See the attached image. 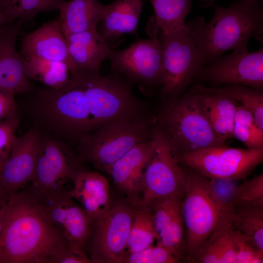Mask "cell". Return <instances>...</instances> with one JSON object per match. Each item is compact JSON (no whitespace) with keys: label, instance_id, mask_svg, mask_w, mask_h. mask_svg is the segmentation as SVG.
<instances>
[{"label":"cell","instance_id":"6da1fadb","mask_svg":"<svg viewBox=\"0 0 263 263\" xmlns=\"http://www.w3.org/2000/svg\"><path fill=\"white\" fill-rule=\"evenodd\" d=\"M71 247L25 189L11 197L0 235V263H61Z\"/></svg>","mask_w":263,"mask_h":263},{"label":"cell","instance_id":"7a4b0ae2","mask_svg":"<svg viewBox=\"0 0 263 263\" xmlns=\"http://www.w3.org/2000/svg\"><path fill=\"white\" fill-rule=\"evenodd\" d=\"M186 24L209 64L228 50L248 51L250 38L263 32V11L259 2L239 0L226 8L215 6L207 23L199 17Z\"/></svg>","mask_w":263,"mask_h":263},{"label":"cell","instance_id":"3957f363","mask_svg":"<svg viewBox=\"0 0 263 263\" xmlns=\"http://www.w3.org/2000/svg\"><path fill=\"white\" fill-rule=\"evenodd\" d=\"M31 108L38 123L49 134L61 140L79 139L94 131L88 103L76 74L63 87L38 90Z\"/></svg>","mask_w":263,"mask_h":263},{"label":"cell","instance_id":"277c9868","mask_svg":"<svg viewBox=\"0 0 263 263\" xmlns=\"http://www.w3.org/2000/svg\"><path fill=\"white\" fill-rule=\"evenodd\" d=\"M186 170L182 212L187 261L224 223L232 218V207L216 191L213 181L189 168Z\"/></svg>","mask_w":263,"mask_h":263},{"label":"cell","instance_id":"5b68a950","mask_svg":"<svg viewBox=\"0 0 263 263\" xmlns=\"http://www.w3.org/2000/svg\"><path fill=\"white\" fill-rule=\"evenodd\" d=\"M159 130L177 155L225 145L214 133L193 90L172 100L163 110Z\"/></svg>","mask_w":263,"mask_h":263},{"label":"cell","instance_id":"8992f818","mask_svg":"<svg viewBox=\"0 0 263 263\" xmlns=\"http://www.w3.org/2000/svg\"><path fill=\"white\" fill-rule=\"evenodd\" d=\"M150 123L136 115L108 122L79 139V158L106 172L136 144L151 138Z\"/></svg>","mask_w":263,"mask_h":263},{"label":"cell","instance_id":"52a82bcc","mask_svg":"<svg viewBox=\"0 0 263 263\" xmlns=\"http://www.w3.org/2000/svg\"><path fill=\"white\" fill-rule=\"evenodd\" d=\"M82 161L64 142L42 133L38 146L35 172L30 185L25 188L40 203L64 188L83 169Z\"/></svg>","mask_w":263,"mask_h":263},{"label":"cell","instance_id":"ba28073f","mask_svg":"<svg viewBox=\"0 0 263 263\" xmlns=\"http://www.w3.org/2000/svg\"><path fill=\"white\" fill-rule=\"evenodd\" d=\"M75 74L83 88L94 131L111 121L138 115L129 87L118 77L102 76L92 71Z\"/></svg>","mask_w":263,"mask_h":263},{"label":"cell","instance_id":"9c48e42d","mask_svg":"<svg viewBox=\"0 0 263 263\" xmlns=\"http://www.w3.org/2000/svg\"><path fill=\"white\" fill-rule=\"evenodd\" d=\"M159 32L163 68L162 94L176 96L198 75L206 62L186 26L169 32Z\"/></svg>","mask_w":263,"mask_h":263},{"label":"cell","instance_id":"30bf717a","mask_svg":"<svg viewBox=\"0 0 263 263\" xmlns=\"http://www.w3.org/2000/svg\"><path fill=\"white\" fill-rule=\"evenodd\" d=\"M154 146L145 167L139 206H148L154 200L171 196H184L186 170L182 168L178 155L163 133L153 132Z\"/></svg>","mask_w":263,"mask_h":263},{"label":"cell","instance_id":"8fae6325","mask_svg":"<svg viewBox=\"0 0 263 263\" xmlns=\"http://www.w3.org/2000/svg\"><path fill=\"white\" fill-rule=\"evenodd\" d=\"M119 202L92 221L85 251L94 263H122L136 206Z\"/></svg>","mask_w":263,"mask_h":263},{"label":"cell","instance_id":"7c38bea8","mask_svg":"<svg viewBox=\"0 0 263 263\" xmlns=\"http://www.w3.org/2000/svg\"><path fill=\"white\" fill-rule=\"evenodd\" d=\"M180 164L213 181L244 179L263 162V150L212 146L178 155Z\"/></svg>","mask_w":263,"mask_h":263},{"label":"cell","instance_id":"4fadbf2b","mask_svg":"<svg viewBox=\"0 0 263 263\" xmlns=\"http://www.w3.org/2000/svg\"><path fill=\"white\" fill-rule=\"evenodd\" d=\"M108 59L112 69L128 79L149 86L162 84V47L156 35L138 39L122 50H112Z\"/></svg>","mask_w":263,"mask_h":263},{"label":"cell","instance_id":"5bb4252c","mask_svg":"<svg viewBox=\"0 0 263 263\" xmlns=\"http://www.w3.org/2000/svg\"><path fill=\"white\" fill-rule=\"evenodd\" d=\"M198 75L217 85H239L262 91L263 49L252 53L248 51L233 52L204 65Z\"/></svg>","mask_w":263,"mask_h":263},{"label":"cell","instance_id":"9a60e30c","mask_svg":"<svg viewBox=\"0 0 263 263\" xmlns=\"http://www.w3.org/2000/svg\"><path fill=\"white\" fill-rule=\"evenodd\" d=\"M39 204L47 219L70 245L85 251L92 219L68 191L63 188Z\"/></svg>","mask_w":263,"mask_h":263},{"label":"cell","instance_id":"2e32d148","mask_svg":"<svg viewBox=\"0 0 263 263\" xmlns=\"http://www.w3.org/2000/svg\"><path fill=\"white\" fill-rule=\"evenodd\" d=\"M22 23L18 19L0 27V92L12 96L33 89L26 73L25 58L16 46Z\"/></svg>","mask_w":263,"mask_h":263},{"label":"cell","instance_id":"e0dca14e","mask_svg":"<svg viewBox=\"0 0 263 263\" xmlns=\"http://www.w3.org/2000/svg\"><path fill=\"white\" fill-rule=\"evenodd\" d=\"M41 132L32 128L16 136L9 156L0 173V183L12 196L33 177Z\"/></svg>","mask_w":263,"mask_h":263},{"label":"cell","instance_id":"ac0fdd59","mask_svg":"<svg viewBox=\"0 0 263 263\" xmlns=\"http://www.w3.org/2000/svg\"><path fill=\"white\" fill-rule=\"evenodd\" d=\"M183 197L177 195L164 197L147 206L152 214L156 244L169 250L182 261L186 257Z\"/></svg>","mask_w":263,"mask_h":263},{"label":"cell","instance_id":"d6986e66","mask_svg":"<svg viewBox=\"0 0 263 263\" xmlns=\"http://www.w3.org/2000/svg\"><path fill=\"white\" fill-rule=\"evenodd\" d=\"M154 146L151 139L136 144L115 162L107 173L112 177L115 186L129 197L134 206L140 203L145 167Z\"/></svg>","mask_w":263,"mask_h":263},{"label":"cell","instance_id":"ffe728a7","mask_svg":"<svg viewBox=\"0 0 263 263\" xmlns=\"http://www.w3.org/2000/svg\"><path fill=\"white\" fill-rule=\"evenodd\" d=\"M20 54L25 58L36 57L63 62L68 66L71 75L76 73L58 19L27 34L22 42Z\"/></svg>","mask_w":263,"mask_h":263},{"label":"cell","instance_id":"44dd1931","mask_svg":"<svg viewBox=\"0 0 263 263\" xmlns=\"http://www.w3.org/2000/svg\"><path fill=\"white\" fill-rule=\"evenodd\" d=\"M72 182L73 187L68 191V194L79 203L92 221L104 215L111 207L113 204L109 182L98 172L83 169Z\"/></svg>","mask_w":263,"mask_h":263},{"label":"cell","instance_id":"7402d4cb","mask_svg":"<svg viewBox=\"0 0 263 263\" xmlns=\"http://www.w3.org/2000/svg\"><path fill=\"white\" fill-rule=\"evenodd\" d=\"M68 53L76 71L99 72L112 49L97 29L65 36Z\"/></svg>","mask_w":263,"mask_h":263},{"label":"cell","instance_id":"603a6c76","mask_svg":"<svg viewBox=\"0 0 263 263\" xmlns=\"http://www.w3.org/2000/svg\"><path fill=\"white\" fill-rule=\"evenodd\" d=\"M143 6V0H115L105 5L99 33L107 43L126 34H136Z\"/></svg>","mask_w":263,"mask_h":263},{"label":"cell","instance_id":"cb8c5ba5","mask_svg":"<svg viewBox=\"0 0 263 263\" xmlns=\"http://www.w3.org/2000/svg\"><path fill=\"white\" fill-rule=\"evenodd\" d=\"M105 5L98 0H69L62 4L57 18L64 35L97 29Z\"/></svg>","mask_w":263,"mask_h":263},{"label":"cell","instance_id":"d4e9b609","mask_svg":"<svg viewBox=\"0 0 263 263\" xmlns=\"http://www.w3.org/2000/svg\"><path fill=\"white\" fill-rule=\"evenodd\" d=\"M193 91L198 93L203 112L215 134L225 141L233 138L236 101L223 94Z\"/></svg>","mask_w":263,"mask_h":263},{"label":"cell","instance_id":"484cf974","mask_svg":"<svg viewBox=\"0 0 263 263\" xmlns=\"http://www.w3.org/2000/svg\"><path fill=\"white\" fill-rule=\"evenodd\" d=\"M232 224L258 249L263 251V205H232Z\"/></svg>","mask_w":263,"mask_h":263},{"label":"cell","instance_id":"4316f807","mask_svg":"<svg viewBox=\"0 0 263 263\" xmlns=\"http://www.w3.org/2000/svg\"><path fill=\"white\" fill-rule=\"evenodd\" d=\"M25 68L30 79L39 81L48 88L63 87L71 77L68 66L62 62L36 57L25 58Z\"/></svg>","mask_w":263,"mask_h":263},{"label":"cell","instance_id":"83f0119b","mask_svg":"<svg viewBox=\"0 0 263 263\" xmlns=\"http://www.w3.org/2000/svg\"><path fill=\"white\" fill-rule=\"evenodd\" d=\"M159 31L166 33L185 27L192 0H150Z\"/></svg>","mask_w":263,"mask_h":263},{"label":"cell","instance_id":"f1b7e54d","mask_svg":"<svg viewBox=\"0 0 263 263\" xmlns=\"http://www.w3.org/2000/svg\"><path fill=\"white\" fill-rule=\"evenodd\" d=\"M192 90L219 94L226 95L247 109L254 116L259 126L263 129V91L239 85L229 84L221 88H208L200 85Z\"/></svg>","mask_w":263,"mask_h":263},{"label":"cell","instance_id":"f546056e","mask_svg":"<svg viewBox=\"0 0 263 263\" xmlns=\"http://www.w3.org/2000/svg\"><path fill=\"white\" fill-rule=\"evenodd\" d=\"M156 240L152 216L149 207L136 206L130 227L126 251L133 253L144 249Z\"/></svg>","mask_w":263,"mask_h":263},{"label":"cell","instance_id":"4dcf8cb0","mask_svg":"<svg viewBox=\"0 0 263 263\" xmlns=\"http://www.w3.org/2000/svg\"><path fill=\"white\" fill-rule=\"evenodd\" d=\"M233 134V137L244 143L247 148L263 150V129L253 115L241 105L237 107Z\"/></svg>","mask_w":263,"mask_h":263},{"label":"cell","instance_id":"1f68e13d","mask_svg":"<svg viewBox=\"0 0 263 263\" xmlns=\"http://www.w3.org/2000/svg\"><path fill=\"white\" fill-rule=\"evenodd\" d=\"M64 0H8L6 16L9 23L30 20L42 12L60 9Z\"/></svg>","mask_w":263,"mask_h":263},{"label":"cell","instance_id":"d6a6232c","mask_svg":"<svg viewBox=\"0 0 263 263\" xmlns=\"http://www.w3.org/2000/svg\"><path fill=\"white\" fill-rule=\"evenodd\" d=\"M229 202L232 205H263V174L233 188Z\"/></svg>","mask_w":263,"mask_h":263},{"label":"cell","instance_id":"836d02e7","mask_svg":"<svg viewBox=\"0 0 263 263\" xmlns=\"http://www.w3.org/2000/svg\"><path fill=\"white\" fill-rule=\"evenodd\" d=\"M181 261L169 250L156 244L136 252L126 251L122 263H176Z\"/></svg>","mask_w":263,"mask_h":263},{"label":"cell","instance_id":"e575fe53","mask_svg":"<svg viewBox=\"0 0 263 263\" xmlns=\"http://www.w3.org/2000/svg\"><path fill=\"white\" fill-rule=\"evenodd\" d=\"M19 124L18 116L0 121V173L9 156Z\"/></svg>","mask_w":263,"mask_h":263},{"label":"cell","instance_id":"d590c367","mask_svg":"<svg viewBox=\"0 0 263 263\" xmlns=\"http://www.w3.org/2000/svg\"><path fill=\"white\" fill-rule=\"evenodd\" d=\"M236 263H262L263 251L256 248L240 231L235 229Z\"/></svg>","mask_w":263,"mask_h":263},{"label":"cell","instance_id":"8d00e7d4","mask_svg":"<svg viewBox=\"0 0 263 263\" xmlns=\"http://www.w3.org/2000/svg\"><path fill=\"white\" fill-rule=\"evenodd\" d=\"M18 116L14 96L0 92V121Z\"/></svg>","mask_w":263,"mask_h":263},{"label":"cell","instance_id":"74e56055","mask_svg":"<svg viewBox=\"0 0 263 263\" xmlns=\"http://www.w3.org/2000/svg\"><path fill=\"white\" fill-rule=\"evenodd\" d=\"M12 195L6 188L0 183V208L4 207Z\"/></svg>","mask_w":263,"mask_h":263},{"label":"cell","instance_id":"f35d334b","mask_svg":"<svg viewBox=\"0 0 263 263\" xmlns=\"http://www.w3.org/2000/svg\"><path fill=\"white\" fill-rule=\"evenodd\" d=\"M6 205L0 208V235L1 233L4 222L5 215Z\"/></svg>","mask_w":263,"mask_h":263},{"label":"cell","instance_id":"ab89813d","mask_svg":"<svg viewBox=\"0 0 263 263\" xmlns=\"http://www.w3.org/2000/svg\"><path fill=\"white\" fill-rule=\"evenodd\" d=\"M8 3V0H0V13H3L6 15Z\"/></svg>","mask_w":263,"mask_h":263},{"label":"cell","instance_id":"60d3db41","mask_svg":"<svg viewBox=\"0 0 263 263\" xmlns=\"http://www.w3.org/2000/svg\"><path fill=\"white\" fill-rule=\"evenodd\" d=\"M7 23H9V21L6 15L0 13V27Z\"/></svg>","mask_w":263,"mask_h":263},{"label":"cell","instance_id":"b9f144b4","mask_svg":"<svg viewBox=\"0 0 263 263\" xmlns=\"http://www.w3.org/2000/svg\"><path fill=\"white\" fill-rule=\"evenodd\" d=\"M248 0L255 1V2H259V3H261V1H262V0Z\"/></svg>","mask_w":263,"mask_h":263}]
</instances>
